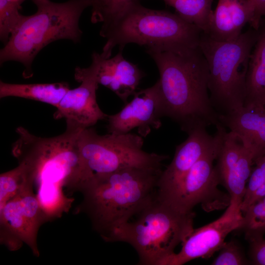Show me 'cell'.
I'll list each match as a JSON object with an SVG mask.
<instances>
[{
	"label": "cell",
	"mask_w": 265,
	"mask_h": 265,
	"mask_svg": "<svg viewBox=\"0 0 265 265\" xmlns=\"http://www.w3.org/2000/svg\"><path fill=\"white\" fill-rule=\"evenodd\" d=\"M161 169L129 167L94 175L80 191L84 212L103 239L128 221L155 197Z\"/></svg>",
	"instance_id": "3957f363"
},
{
	"label": "cell",
	"mask_w": 265,
	"mask_h": 265,
	"mask_svg": "<svg viewBox=\"0 0 265 265\" xmlns=\"http://www.w3.org/2000/svg\"><path fill=\"white\" fill-rule=\"evenodd\" d=\"M203 33L176 13L150 9L133 0L102 24L100 34L106 41L102 53L110 57L116 46L123 50L130 43L146 50L182 52L198 48Z\"/></svg>",
	"instance_id": "277c9868"
},
{
	"label": "cell",
	"mask_w": 265,
	"mask_h": 265,
	"mask_svg": "<svg viewBox=\"0 0 265 265\" xmlns=\"http://www.w3.org/2000/svg\"><path fill=\"white\" fill-rule=\"evenodd\" d=\"M254 164L240 205L241 212L265 196V153L255 159Z\"/></svg>",
	"instance_id": "cb8c5ba5"
},
{
	"label": "cell",
	"mask_w": 265,
	"mask_h": 265,
	"mask_svg": "<svg viewBox=\"0 0 265 265\" xmlns=\"http://www.w3.org/2000/svg\"><path fill=\"white\" fill-rule=\"evenodd\" d=\"M96 70V63L93 59L89 67L75 69V79L81 84L77 88L68 90L56 107L54 118H65L66 121L73 122L84 129L107 119L108 115L102 111L97 101L99 83Z\"/></svg>",
	"instance_id": "4fadbf2b"
},
{
	"label": "cell",
	"mask_w": 265,
	"mask_h": 265,
	"mask_svg": "<svg viewBox=\"0 0 265 265\" xmlns=\"http://www.w3.org/2000/svg\"><path fill=\"white\" fill-rule=\"evenodd\" d=\"M16 3L21 5V4L26 0H12Z\"/></svg>",
	"instance_id": "4dcf8cb0"
},
{
	"label": "cell",
	"mask_w": 265,
	"mask_h": 265,
	"mask_svg": "<svg viewBox=\"0 0 265 265\" xmlns=\"http://www.w3.org/2000/svg\"><path fill=\"white\" fill-rule=\"evenodd\" d=\"M30 181L0 209V242L11 251L23 243L38 257L37 235L40 226L48 220L42 210Z\"/></svg>",
	"instance_id": "9c48e42d"
},
{
	"label": "cell",
	"mask_w": 265,
	"mask_h": 265,
	"mask_svg": "<svg viewBox=\"0 0 265 265\" xmlns=\"http://www.w3.org/2000/svg\"><path fill=\"white\" fill-rule=\"evenodd\" d=\"M254 15L251 0H218L206 34L217 41L234 40L247 24H251Z\"/></svg>",
	"instance_id": "ac0fdd59"
},
{
	"label": "cell",
	"mask_w": 265,
	"mask_h": 265,
	"mask_svg": "<svg viewBox=\"0 0 265 265\" xmlns=\"http://www.w3.org/2000/svg\"><path fill=\"white\" fill-rule=\"evenodd\" d=\"M258 33L251 27L237 39L224 42L202 34L199 47L208 66L210 99L219 114L244 106L248 62Z\"/></svg>",
	"instance_id": "52a82bcc"
},
{
	"label": "cell",
	"mask_w": 265,
	"mask_h": 265,
	"mask_svg": "<svg viewBox=\"0 0 265 265\" xmlns=\"http://www.w3.org/2000/svg\"><path fill=\"white\" fill-rule=\"evenodd\" d=\"M161 102L157 81L152 86L136 91L132 100L116 114L108 115V133L123 134L137 129L146 137L153 130L161 126Z\"/></svg>",
	"instance_id": "5bb4252c"
},
{
	"label": "cell",
	"mask_w": 265,
	"mask_h": 265,
	"mask_svg": "<svg viewBox=\"0 0 265 265\" xmlns=\"http://www.w3.org/2000/svg\"><path fill=\"white\" fill-rule=\"evenodd\" d=\"M172 7L176 13L186 21L192 24L207 34L213 13V0H163Z\"/></svg>",
	"instance_id": "44dd1931"
},
{
	"label": "cell",
	"mask_w": 265,
	"mask_h": 265,
	"mask_svg": "<svg viewBox=\"0 0 265 265\" xmlns=\"http://www.w3.org/2000/svg\"><path fill=\"white\" fill-rule=\"evenodd\" d=\"M219 150L198 160L175 194L166 200L186 212H193V209L197 205H200L207 212L227 208L230 203V196L228 193L224 192L218 188L220 179L213 165Z\"/></svg>",
	"instance_id": "30bf717a"
},
{
	"label": "cell",
	"mask_w": 265,
	"mask_h": 265,
	"mask_svg": "<svg viewBox=\"0 0 265 265\" xmlns=\"http://www.w3.org/2000/svg\"><path fill=\"white\" fill-rule=\"evenodd\" d=\"M254 7V15L250 26L258 29L261 21L265 19V0H251Z\"/></svg>",
	"instance_id": "f1b7e54d"
},
{
	"label": "cell",
	"mask_w": 265,
	"mask_h": 265,
	"mask_svg": "<svg viewBox=\"0 0 265 265\" xmlns=\"http://www.w3.org/2000/svg\"><path fill=\"white\" fill-rule=\"evenodd\" d=\"M134 215L135 220L115 228L103 239L130 244L138 255L139 265H160L194 230L195 213L179 210L157 192Z\"/></svg>",
	"instance_id": "5b68a950"
},
{
	"label": "cell",
	"mask_w": 265,
	"mask_h": 265,
	"mask_svg": "<svg viewBox=\"0 0 265 265\" xmlns=\"http://www.w3.org/2000/svg\"><path fill=\"white\" fill-rule=\"evenodd\" d=\"M248 242L250 263L256 265H265V238H257Z\"/></svg>",
	"instance_id": "83f0119b"
},
{
	"label": "cell",
	"mask_w": 265,
	"mask_h": 265,
	"mask_svg": "<svg viewBox=\"0 0 265 265\" xmlns=\"http://www.w3.org/2000/svg\"><path fill=\"white\" fill-rule=\"evenodd\" d=\"M146 52L159 70L163 117L177 123L187 133L220 124L210 97L207 62L199 47L182 52Z\"/></svg>",
	"instance_id": "7a4b0ae2"
},
{
	"label": "cell",
	"mask_w": 265,
	"mask_h": 265,
	"mask_svg": "<svg viewBox=\"0 0 265 265\" xmlns=\"http://www.w3.org/2000/svg\"><path fill=\"white\" fill-rule=\"evenodd\" d=\"M133 0H102L97 14L91 18L93 23L104 24L109 21Z\"/></svg>",
	"instance_id": "4316f807"
},
{
	"label": "cell",
	"mask_w": 265,
	"mask_h": 265,
	"mask_svg": "<svg viewBox=\"0 0 265 265\" xmlns=\"http://www.w3.org/2000/svg\"><path fill=\"white\" fill-rule=\"evenodd\" d=\"M250 55L245 81L243 106H265V19Z\"/></svg>",
	"instance_id": "d6986e66"
},
{
	"label": "cell",
	"mask_w": 265,
	"mask_h": 265,
	"mask_svg": "<svg viewBox=\"0 0 265 265\" xmlns=\"http://www.w3.org/2000/svg\"><path fill=\"white\" fill-rule=\"evenodd\" d=\"M92 7L91 16L95 15L99 10L102 0H89Z\"/></svg>",
	"instance_id": "f546056e"
},
{
	"label": "cell",
	"mask_w": 265,
	"mask_h": 265,
	"mask_svg": "<svg viewBox=\"0 0 265 265\" xmlns=\"http://www.w3.org/2000/svg\"><path fill=\"white\" fill-rule=\"evenodd\" d=\"M19 162L18 166L0 175V209L26 184L30 181L34 183L27 165L23 161Z\"/></svg>",
	"instance_id": "7402d4cb"
},
{
	"label": "cell",
	"mask_w": 265,
	"mask_h": 265,
	"mask_svg": "<svg viewBox=\"0 0 265 265\" xmlns=\"http://www.w3.org/2000/svg\"><path fill=\"white\" fill-rule=\"evenodd\" d=\"M21 9V5L12 0H0V39L5 44L24 18Z\"/></svg>",
	"instance_id": "d4e9b609"
},
{
	"label": "cell",
	"mask_w": 265,
	"mask_h": 265,
	"mask_svg": "<svg viewBox=\"0 0 265 265\" xmlns=\"http://www.w3.org/2000/svg\"><path fill=\"white\" fill-rule=\"evenodd\" d=\"M219 121L253 153L254 160L265 153V106H243L219 114Z\"/></svg>",
	"instance_id": "e0dca14e"
},
{
	"label": "cell",
	"mask_w": 265,
	"mask_h": 265,
	"mask_svg": "<svg viewBox=\"0 0 265 265\" xmlns=\"http://www.w3.org/2000/svg\"><path fill=\"white\" fill-rule=\"evenodd\" d=\"M122 52L119 50L117 54L109 58L94 52L91 58L96 62L99 84L111 90L126 104L129 97L136 92L145 74L137 65L126 59Z\"/></svg>",
	"instance_id": "2e32d148"
},
{
	"label": "cell",
	"mask_w": 265,
	"mask_h": 265,
	"mask_svg": "<svg viewBox=\"0 0 265 265\" xmlns=\"http://www.w3.org/2000/svg\"><path fill=\"white\" fill-rule=\"evenodd\" d=\"M219 254L212 262L213 265H241L250 263L238 243L235 240L225 242Z\"/></svg>",
	"instance_id": "484cf974"
},
{
	"label": "cell",
	"mask_w": 265,
	"mask_h": 265,
	"mask_svg": "<svg viewBox=\"0 0 265 265\" xmlns=\"http://www.w3.org/2000/svg\"><path fill=\"white\" fill-rule=\"evenodd\" d=\"M253 153L237 137L229 136L223 141L215 166L221 184L231 200L240 208L254 164Z\"/></svg>",
	"instance_id": "9a60e30c"
},
{
	"label": "cell",
	"mask_w": 265,
	"mask_h": 265,
	"mask_svg": "<svg viewBox=\"0 0 265 265\" xmlns=\"http://www.w3.org/2000/svg\"><path fill=\"white\" fill-rule=\"evenodd\" d=\"M241 224L238 230L244 234L249 241L264 238L265 235V196L250 206L242 213Z\"/></svg>",
	"instance_id": "603a6c76"
},
{
	"label": "cell",
	"mask_w": 265,
	"mask_h": 265,
	"mask_svg": "<svg viewBox=\"0 0 265 265\" xmlns=\"http://www.w3.org/2000/svg\"><path fill=\"white\" fill-rule=\"evenodd\" d=\"M70 89L65 82L16 84L0 81V98L15 97L50 104L56 107Z\"/></svg>",
	"instance_id": "ffe728a7"
},
{
	"label": "cell",
	"mask_w": 265,
	"mask_h": 265,
	"mask_svg": "<svg viewBox=\"0 0 265 265\" xmlns=\"http://www.w3.org/2000/svg\"><path fill=\"white\" fill-rule=\"evenodd\" d=\"M36 12L24 18L0 51V64L16 61L25 67L23 76H32L31 65L38 53L54 41L68 39L80 41L82 32L79 20L83 11L91 6L89 0H31Z\"/></svg>",
	"instance_id": "8992f818"
},
{
	"label": "cell",
	"mask_w": 265,
	"mask_h": 265,
	"mask_svg": "<svg viewBox=\"0 0 265 265\" xmlns=\"http://www.w3.org/2000/svg\"><path fill=\"white\" fill-rule=\"evenodd\" d=\"M66 129L59 135L41 137L19 127V137L12 145V152L19 161L29 167L34 179L35 193L48 221L68 212L74 201L63 188L77 190L83 172L77 146V138L84 128L66 121Z\"/></svg>",
	"instance_id": "6da1fadb"
},
{
	"label": "cell",
	"mask_w": 265,
	"mask_h": 265,
	"mask_svg": "<svg viewBox=\"0 0 265 265\" xmlns=\"http://www.w3.org/2000/svg\"><path fill=\"white\" fill-rule=\"evenodd\" d=\"M242 218L240 207L230 203L218 219L194 229L182 242L180 251L174 252L163 260L160 265H182L197 258H209L219 251L229 233L238 229Z\"/></svg>",
	"instance_id": "7c38bea8"
},
{
	"label": "cell",
	"mask_w": 265,
	"mask_h": 265,
	"mask_svg": "<svg viewBox=\"0 0 265 265\" xmlns=\"http://www.w3.org/2000/svg\"><path fill=\"white\" fill-rule=\"evenodd\" d=\"M143 144L139 134L130 132L100 135L90 127L82 129L77 138L82 168L89 180L94 175L129 167L161 169L168 156L144 151Z\"/></svg>",
	"instance_id": "ba28073f"
},
{
	"label": "cell",
	"mask_w": 265,
	"mask_h": 265,
	"mask_svg": "<svg viewBox=\"0 0 265 265\" xmlns=\"http://www.w3.org/2000/svg\"><path fill=\"white\" fill-rule=\"evenodd\" d=\"M214 134L206 128H198L187 133V138L176 147L174 158L161 172L157 183V195L170 199L176 193L194 164L205 155L220 149L226 128L219 124Z\"/></svg>",
	"instance_id": "8fae6325"
}]
</instances>
